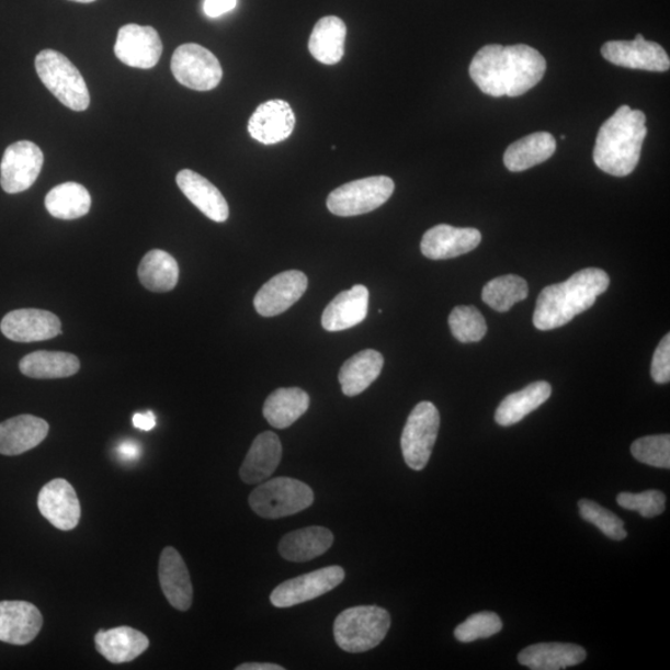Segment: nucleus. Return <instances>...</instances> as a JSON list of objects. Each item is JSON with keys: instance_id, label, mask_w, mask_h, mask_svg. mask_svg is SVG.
Instances as JSON below:
<instances>
[{"instance_id": "22", "label": "nucleus", "mask_w": 670, "mask_h": 670, "mask_svg": "<svg viewBox=\"0 0 670 670\" xmlns=\"http://www.w3.org/2000/svg\"><path fill=\"white\" fill-rule=\"evenodd\" d=\"M177 184L183 194L200 209L206 218L215 223L229 219V205L224 195L206 178L191 169H184L177 175Z\"/></svg>"}, {"instance_id": "25", "label": "nucleus", "mask_w": 670, "mask_h": 670, "mask_svg": "<svg viewBox=\"0 0 670 670\" xmlns=\"http://www.w3.org/2000/svg\"><path fill=\"white\" fill-rule=\"evenodd\" d=\"M282 458V445L276 433L262 432L253 440L240 468V478L247 485H259L273 475Z\"/></svg>"}, {"instance_id": "10", "label": "nucleus", "mask_w": 670, "mask_h": 670, "mask_svg": "<svg viewBox=\"0 0 670 670\" xmlns=\"http://www.w3.org/2000/svg\"><path fill=\"white\" fill-rule=\"evenodd\" d=\"M344 578L345 571L341 566H328L282 582L272 591L270 600L272 605L279 609L297 606L334 590Z\"/></svg>"}, {"instance_id": "29", "label": "nucleus", "mask_w": 670, "mask_h": 670, "mask_svg": "<svg viewBox=\"0 0 670 670\" xmlns=\"http://www.w3.org/2000/svg\"><path fill=\"white\" fill-rule=\"evenodd\" d=\"M383 366L384 356L374 349L348 359L338 376L343 394L353 398L365 391L379 377Z\"/></svg>"}, {"instance_id": "23", "label": "nucleus", "mask_w": 670, "mask_h": 670, "mask_svg": "<svg viewBox=\"0 0 670 670\" xmlns=\"http://www.w3.org/2000/svg\"><path fill=\"white\" fill-rule=\"evenodd\" d=\"M370 307V291L363 285H355L349 291L341 292L326 307L322 316V326L328 332H341L361 325Z\"/></svg>"}, {"instance_id": "3", "label": "nucleus", "mask_w": 670, "mask_h": 670, "mask_svg": "<svg viewBox=\"0 0 670 670\" xmlns=\"http://www.w3.org/2000/svg\"><path fill=\"white\" fill-rule=\"evenodd\" d=\"M646 122L644 112L621 106L599 130L593 149L594 164L613 177L634 172L647 137Z\"/></svg>"}, {"instance_id": "5", "label": "nucleus", "mask_w": 670, "mask_h": 670, "mask_svg": "<svg viewBox=\"0 0 670 670\" xmlns=\"http://www.w3.org/2000/svg\"><path fill=\"white\" fill-rule=\"evenodd\" d=\"M35 69L45 88L64 106L82 112L90 106V92L81 72L65 55L43 50L35 59Z\"/></svg>"}, {"instance_id": "9", "label": "nucleus", "mask_w": 670, "mask_h": 670, "mask_svg": "<svg viewBox=\"0 0 670 670\" xmlns=\"http://www.w3.org/2000/svg\"><path fill=\"white\" fill-rule=\"evenodd\" d=\"M172 72L179 83L195 91H211L218 87L223 79L218 58L197 44L178 47L172 58Z\"/></svg>"}, {"instance_id": "4", "label": "nucleus", "mask_w": 670, "mask_h": 670, "mask_svg": "<svg viewBox=\"0 0 670 670\" xmlns=\"http://www.w3.org/2000/svg\"><path fill=\"white\" fill-rule=\"evenodd\" d=\"M390 625V613L382 607L347 609L334 621V639L348 654L367 652L382 644Z\"/></svg>"}, {"instance_id": "39", "label": "nucleus", "mask_w": 670, "mask_h": 670, "mask_svg": "<svg viewBox=\"0 0 670 670\" xmlns=\"http://www.w3.org/2000/svg\"><path fill=\"white\" fill-rule=\"evenodd\" d=\"M632 455L648 466L670 468V436L657 435L641 438L632 443Z\"/></svg>"}, {"instance_id": "24", "label": "nucleus", "mask_w": 670, "mask_h": 670, "mask_svg": "<svg viewBox=\"0 0 670 670\" xmlns=\"http://www.w3.org/2000/svg\"><path fill=\"white\" fill-rule=\"evenodd\" d=\"M94 645H96L98 652L109 662L122 665L132 662L144 655L149 647V639L135 628L121 626L99 631L94 636Z\"/></svg>"}, {"instance_id": "32", "label": "nucleus", "mask_w": 670, "mask_h": 670, "mask_svg": "<svg viewBox=\"0 0 670 670\" xmlns=\"http://www.w3.org/2000/svg\"><path fill=\"white\" fill-rule=\"evenodd\" d=\"M309 395L299 388H281L273 391L263 405V417L272 428L292 427L309 408Z\"/></svg>"}, {"instance_id": "11", "label": "nucleus", "mask_w": 670, "mask_h": 670, "mask_svg": "<svg viewBox=\"0 0 670 670\" xmlns=\"http://www.w3.org/2000/svg\"><path fill=\"white\" fill-rule=\"evenodd\" d=\"M43 164L39 147L30 140L16 141L5 149L0 164V185L8 194L25 192L36 182Z\"/></svg>"}, {"instance_id": "2", "label": "nucleus", "mask_w": 670, "mask_h": 670, "mask_svg": "<svg viewBox=\"0 0 670 670\" xmlns=\"http://www.w3.org/2000/svg\"><path fill=\"white\" fill-rule=\"evenodd\" d=\"M610 277L600 269H584L565 282L547 286L536 300L533 322L536 329L553 330L590 309L609 289Z\"/></svg>"}, {"instance_id": "40", "label": "nucleus", "mask_w": 670, "mask_h": 670, "mask_svg": "<svg viewBox=\"0 0 670 670\" xmlns=\"http://www.w3.org/2000/svg\"><path fill=\"white\" fill-rule=\"evenodd\" d=\"M503 628V622L495 612H479L472 615L455 629V637L462 644H470L477 639L489 638Z\"/></svg>"}, {"instance_id": "17", "label": "nucleus", "mask_w": 670, "mask_h": 670, "mask_svg": "<svg viewBox=\"0 0 670 670\" xmlns=\"http://www.w3.org/2000/svg\"><path fill=\"white\" fill-rule=\"evenodd\" d=\"M482 241V234L474 228H455L441 224L424 232L421 252L430 260H448L474 251Z\"/></svg>"}, {"instance_id": "14", "label": "nucleus", "mask_w": 670, "mask_h": 670, "mask_svg": "<svg viewBox=\"0 0 670 670\" xmlns=\"http://www.w3.org/2000/svg\"><path fill=\"white\" fill-rule=\"evenodd\" d=\"M0 330L16 343L43 342L63 333L61 320L49 310L24 308L9 313Z\"/></svg>"}, {"instance_id": "19", "label": "nucleus", "mask_w": 670, "mask_h": 670, "mask_svg": "<svg viewBox=\"0 0 670 670\" xmlns=\"http://www.w3.org/2000/svg\"><path fill=\"white\" fill-rule=\"evenodd\" d=\"M296 126V116L286 101L262 103L249 121V134L262 145H276L287 139Z\"/></svg>"}, {"instance_id": "27", "label": "nucleus", "mask_w": 670, "mask_h": 670, "mask_svg": "<svg viewBox=\"0 0 670 670\" xmlns=\"http://www.w3.org/2000/svg\"><path fill=\"white\" fill-rule=\"evenodd\" d=\"M587 659V650L571 644H540L522 650L519 663L533 670H560L578 666Z\"/></svg>"}, {"instance_id": "34", "label": "nucleus", "mask_w": 670, "mask_h": 670, "mask_svg": "<svg viewBox=\"0 0 670 670\" xmlns=\"http://www.w3.org/2000/svg\"><path fill=\"white\" fill-rule=\"evenodd\" d=\"M45 206L56 219H80L91 209V195L88 189L79 183H64L47 193Z\"/></svg>"}, {"instance_id": "46", "label": "nucleus", "mask_w": 670, "mask_h": 670, "mask_svg": "<svg viewBox=\"0 0 670 670\" xmlns=\"http://www.w3.org/2000/svg\"><path fill=\"white\" fill-rule=\"evenodd\" d=\"M236 670H285V668L272 663H243L236 667Z\"/></svg>"}, {"instance_id": "18", "label": "nucleus", "mask_w": 670, "mask_h": 670, "mask_svg": "<svg viewBox=\"0 0 670 670\" xmlns=\"http://www.w3.org/2000/svg\"><path fill=\"white\" fill-rule=\"evenodd\" d=\"M43 615L31 602H0V640L14 646L30 645L43 627Z\"/></svg>"}, {"instance_id": "20", "label": "nucleus", "mask_w": 670, "mask_h": 670, "mask_svg": "<svg viewBox=\"0 0 670 670\" xmlns=\"http://www.w3.org/2000/svg\"><path fill=\"white\" fill-rule=\"evenodd\" d=\"M159 582L168 602L179 611H188L193 605V583L182 555L172 546L160 554Z\"/></svg>"}, {"instance_id": "7", "label": "nucleus", "mask_w": 670, "mask_h": 670, "mask_svg": "<svg viewBox=\"0 0 670 670\" xmlns=\"http://www.w3.org/2000/svg\"><path fill=\"white\" fill-rule=\"evenodd\" d=\"M395 191L391 178L379 175L359 179L329 194L327 206L337 216H357L374 212L388 202Z\"/></svg>"}, {"instance_id": "6", "label": "nucleus", "mask_w": 670, "mask_h": 670, "mask_svg": "<svg viewBox=\"0 0 670 670\" xmlns=\"http://www.w3.org/2000/svg\"><path fill=\"white\" fill-rule=\"evenodd\" d=\"M314 490L300 480L279 477L252 490L249 504L261 518L280 519L297 514L313 506Z\"/></svg>"}, {"instance_id": "12", "label": "nucleus", "mask_w": 670, "mask_h": 670, "mask_svg": "<svg viewBox=\"0 0 670 670\" xmlns=\"http://www.w3.org/2000/svg\"><path fill=\"white\" fill-rule=\"evenodd\" d=\"M601 54L609 63L622 68L666 72L670 69L669 56L662 46L648 42L638 34L635 41H615L603 44Z\"/></svg>"}, {"instance_id": "36", "label": "nucleus", "mask_w": 670, "mask_h": 670, "mask_svg": "<svg viewBox=\"0 0 670 670\" xmlns=\"http://www.w3.org/2000/svg\"><path fill=\"white\" fill-rule=\"evenodd\" d=\"M530 294V287L524 279L506 275L489 281L482 291V299L487 306L499 314L508 313L518 302Z\"/></svg>"}, {"instance_id": "21", "label": "nucleus", "mask_w": 670, "mask_h": 670, "mask_svg": "<svg viewBox=\"0 0 670 670\" xmlns=\"http://www.w3.org/2000/svg\"><path fill=\"white\" fill-rule=\"evenodd\" d=\"M49 423L33 415H19L0 423V455L19 456L41 445Z\"/></svg>"}, {"instance_id": "30", "label": "nucleus", "mask_w": 670, "mask_h": 670, "mask_svg": "<svg viewBox=\"0 0 670 670\" xmlns=\"http://www.w3.org/2000/svg\"><path fill=\"white\" fill-rule=\"evenodd\" d=\"M556 150V140L547 132H536L509 146L504 154V166L513 173L524 172L549 159Z\"/></svg>"}, {"instance_id": "28", "label": "nucleus", "mask_w": 670, "mask_h": 670, "mask_svg": "<svg viewBox=\"0 0 670 670\" xmlns=\"http://www.w3.org/2000/svg\"><path fill=\"white\" fill-rule=\"evenodd\" d=\"M347 25L341 18L325 16L310 34L308 49L314 58L325 65H336L343 59Z\"/></svg>"}, {"instance_id": "45", "label": "nucleus", "mask_w": 670, "mask_h": 670, "mask_svg": "<svg viewBox=\"0 0 670 670\" xmlns=\"http://www.w3.org/2000/svg\"><path fill=\"white\" fill-rule=\"evenodd\" d=\"M135 428L141 431H150L156 428V415L152 411L134 415Z\"/></svg>"}, {"instance_id": "42", "label": "nucleus", "mask_w": 670, "mask_h": 670, "mask_svg": "<svg viewBox=\"0 0 670 670\" xmlns=\"http://www.w3.org/2000/svg\"><path fill=\"white\" fill-rule=\"evenodd\" d=\"M650 374L657 384L670 382V334H666L656 349Z\"/></svg>"}, {"instance_id": "33", "label": "nucleus", "mask_w": 670, "mask_h": 670, "mask_svg": "<svg viewBox=\"0 0 670 670\" xmlns=\"http://www.w3.org/2000/svg\"><path fill=\"white\" fill-rule=\"evenodd\" d=\"M80 366L77 355L47 351L27 354L19 363L22 374L33 379H64L79 373Z\"/></svg>"}, {"instance_id": "47", "label": "nucleus", "mask_w": 670, "mask_h": 670, "mask_svg": "<svg viewBox=\"0 0 670 670\" xmlns=\"http://www.w3.org/2000/svg\"><path fill=\"white\" fill-rule=\"evenodd\" d=\"M71 2L88 4L94 2V0H71Z\"/></svg>"}, {"instance_id": "16", "label": "nucleus", "mask_w": 670, "mask_h": 670, "mask_svg": "<svg viewBox=\"0 0 670 670\" xmlns=\"http://www.w3.org/2000/svg\"><path fill=\"white\" fill-rule=\"evenodd\" d=\"M37 508L46 521L60 531H72L80 522V500L73 487L63 478L53 479L42 488Z\"/></svg>"}, {"instance_id": "44", "label": "nucleus", "mask_w": 670, "mask_h": 670, "mask_svg": "<svg viewBox=\"0 0 670 670\" xmlns=\"http://www.w3.org/2000/svg\"><path fill=\"white\" fill-rule=\"evenodd\" d=\"M117 453L124 461H135L140 456V446L137 442L125 441L118 446Z\"/></svg>"}, {"instance_id": "43", "label": "nucleus", "mask_w": 670, "mask_h": 670, "mask_svg": "<svg viewBox=\"0 0 670 670\" xmlns=\"http://www.w3.org/2000/svg\"><path fill=\"white\" fill-rule=\"evenodd\" d=\"M238 0H205L204 12L207 16L219 18L234 11Z\"/></svg>"}, {"instance_id": "35", "label": "nucleus", "mask_w": 670, "mask_h": 670, "mask_svg": "<svg viewBox=\"0 0 670 670\" xmlns=\"http://www.w3.org/2000/svg\"><path fill=\"white\" fill-rule=\"evenodd\" d=\"M138 277L147 289L156 294H164L177 286L178 262L172 254L163 250L149 251L139 263Z\"/></svg>"}, {"instance_id": "8", "label": "nucleus", "mask_w": 670, "mask_h": 670, "mask_svg": "<svg viewBox=\"0 0 670 670\" xmlns=\"http://www.w3.org/2000/svg\"><path fill=\"white\" fill-rule=\"evenodd\" d=\"M440 430V412L435 405L422 401L415 406L401 435L402 456L413 470L428 466Z\"/></svg>"}, {"instance_id": "41", "label": "nucleus", "mask_w": 670, "mask_h": 670, "mask_svg": "<svg viewBox=\"0 0 670 670\" xmlns=\"http://www.w3.org/2000/svg\"><path fill=\"white\" fill-rule=\"evenodd\" d=\"M666 496L659 490H646L641 493H620L617 503L627 511L638 512L644 518H654L666 511Z\"/></svg>"}, {"instance_id": "37", "label": "nucleus", "mask_w": 670, "mask_h": 670, "mask_svg": "<svg viewBox=\"0 0 670 670\" xmlns=\"http://www.w3.org/2000/svg\"><path fill=\"white\" fill-rule=\"evenodd\" d=\"M448 325L453 337L466 344L482 341L488 330L484 315L474 306L453 308Z\"/></svg>"}, {"instance_id": "1", "label": "nucleus", "mask_w": 670, "mask_h": 670, "mask_svg": "<svg viewBox=\"0 0 670 670\" xmlns=\"http://www.w3.org/2000/svg\"><path fill=\"white\" fill-rule=\"evenodd\" d=\"M546 71L544 56L532 46L486 45L469 65L478 89L493 98H516L540 83Z\"/></svg>"}, {"instance_id": "13", "label": "nucleus", "mask_w": 670, "mask_h": 670, "mask_svg": "<svg viewBox=\"0 0 670 670\" xmlns=\"http://www.w3.org/2000/svg\"><path fill=\"white\" fill-rule=\"evenodd\" d=\"M163 53V44L152 26L127 24L118 31L117 58L130 68L152 69Z\"/></svg>"}, {"instance_id": "38", "label": "nucleus", "mask_w": 670, "mask_h": 670, "mask_svg": "<svg viewBox=\"0 0 670 670\" xmlns=\"http://www.w3.org/2000/svg\"><path fill=\"white\" fill-rule=\"evenodd\" d=\"M579 512L583 521H587L605 534L612 541H624L627 537L625 523L616 514L607 511L597 502L589 499H581Z\"/></svg>"}, {"instance_id": "26", "label": "nucleus", "mask_w": 670, "mask_h": 670, "mask_svg": "<svg viewBox=\"0 0 670 670\" xmlns=\"http://www.w3.org/2000/svg\"><path fill=\"white\" fill-rule=\"evenodd\" d=\"M334 543L332 532L323 526H308L282 537L279 552L283 559L306 563L326 554Z\"/></svg>"}, {"instance_id": "31", "label": "nucleus", "mask_w": 670, "mask_h": 670, "mask_svg": "<svg viewBox=\"0 0 670 670\" xmlns=\"http://www.w3.org/2000/svg\"><path fill=\"white\" fill-rule=\"evenodd\" d=\"M552 391L549 383L536 382L521 391L508 395L496 411V422L504 428L521 422L549 400Z\"/></svg>"}, {"instance_id": "15", "label": "nucleus", "mask_w": 670, "mask_h": 670, "mask_svg": "<svg viewBox=\"0 0 670 670\" xmlns=\"http://www.w3.org/2000/svg\"><path fill=\"white\" fill-rule=\"evenodd\" d=\"M307 287L308 279L304 272L291 270L279 273L254 296V309L262 317L280 316L305 295Z\"/></svg>"}]
</instances>
